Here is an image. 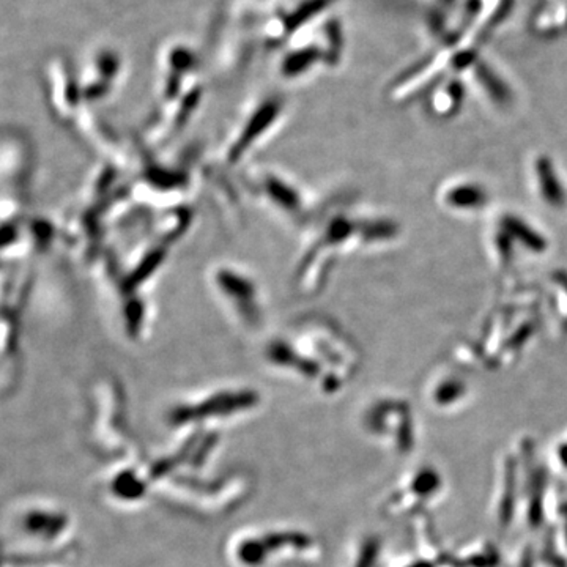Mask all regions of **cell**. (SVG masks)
Returning a JSON list of instances; mask_svg holds the SVG:
<instances>
[{
	"mask_svg": "<svg viewBox=\"0 0 567 567\" xmlns=\"http://www.w3.org/2000/svg\"><path fill=\"white\" fill-rule=\"evenodd\" d=\"M251 186L257 191L259 197L282 213L284 218H301L305 213V194L292 185V181L273 172H262L255 175Z\"/></svg>",
	"mask_w": 567,
	"mask_h": 567,
	"instance_id": "obj_2",
	"label": "cell"
},
{
	"mask_svg": "<svg viewBox=\"0 0 567 567\" xmlns=\"http://www.w3.org/2000/svg\"><path fill=\"white\" fill-rule=\"evenodd\" d=\"M279 104L268 103L263 107H259L254 112V116L246 118L241 130L233 134L231 144L226 145V159L228 163L235 164L236 161H240L246 153H249V148L262 140L260 138H265L268 131L273 128L272 125L279 118Z\"/></svg>",
	"mask_w": 567,
	"mask_h": 567,
	"instance_id": "obj_3",
	"label": "cell"
},
{
	"mask_svg": "<svg viewBox=\"0 0 567 567\" xmlns=\"http://www.w3.org/2000/svg\"><path fill=\"white\" fill-rule=\"evenodd\" d=\"M213 288L219 298L245 325H254L260 319L262 301L257 282L241 269L232 267L216 268L213 272Z\"/></svg>",
	"mask_w": 567,
	"mask_h": 567,
	"instance_id": "obj_1",
	"label": "cell"
}]
</instances>
